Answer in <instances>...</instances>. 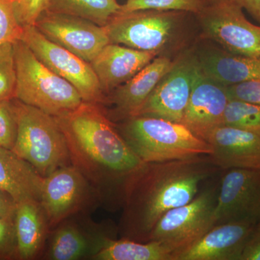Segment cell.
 I'll return each instance as SVG.
<instances>
[{"mask_svg":"<svg viewBox=\"0 0 260 260\" xmlns=\"http://www.w3.org/2000/svg\"><path fill=\"white\" fill-rule=\"evenodd\" d=\"M219 170L209 155L145 162L130 179L124 192L122 225L126 239L148 242L162 215L194 199L203 183Z\"/></svg>","mask_w":260,"mask_h":260,"instance_id":"obj_1","label":"cell"},{"mask_svg":"<svg viewBox=\"0 0 260 260\" xmlns=\"http://www.w3.org/2000/svg\"><path fill=\"white\" fill-rule=\"evenodd\" d=\"M66 138L70 158L85 177L121 193L145 162L130 148L98 104L55 116Z\"/></svg>","mask_w":260,"mask_h":260,"instance_id":"obj_2","label":"cell"},{"mask_svg":"<svg viewBox=\"0 0 260 260\" xmlns=\"http://www.w3.org/2000/svg\"><path fill=\"white\" fill-rule=\"evenodd\" d=\"M10 104L17 122L16 141L12 150L42 177L69 165V148L55 116L16 99Z\"/></svg>","mask_w":260,"mask_h":260,"instance_id":"obj_3","label":"cell"},{"mask_svg":"<svg viewBox=\"0 0 260 260\" xmlns=\"http://www.w3.org/2000/svg\"><path fill=\"white\" fill-rule=\"evenodd\" d=\"M119 133L145 162L181 160L210 155L212 152L208 142L184 124L160 118H129Z\"/></svg>","mask_w":260,"mask_h":260,"instance_id":"obj_4","label":"cell"},{"mask_svg":"<svg viewBox=\"0 0 260 260\" xmlns=\"http://www.w3.org/2000/svg\"><path fill=\"white\" fill-rule=\"evenodd\" d=\"M16 87L14 99L51 116L75 110L83 101L69 82L51 71L22 40L13 43Z\"/></svg>","mask_w":260,"mask_h":260,"instance_id":"obj_5","label":"cell"},{"mask_svg":"<svg viewBox=\"0 0 260 260\" xmlns=\"http://www.w3.org/2000/svg\"><path fill=\"white\" fill-rule=\"evenodd\" d=\"M207 181L194 199L182 206L168 211L157 222L148 241H158L176 256L189 249L215 225V211L219 180Z\"/></svg>","mask_w":260,"mask_h":260,"instance_id":"obj_6","label":"cell"},{"mask_svg":"<svg viewBox=\"0 0 260 260\" xmlns=\"http://www.w3.org/2000/svg\"><path fill=\"white\" fill-rule=\"evenodd\" d=\"M43 64L69 82L83 102H104L100 83L90 63L48 39L35 25L23 27L21 39Z\"/></svg>","mask_w":260,"mask_h":260,"instance_id":"obj_7","label":"cell"},{"mask_svg":"<svg viewBox=\"0 0 260 260\" xmlns=\"http://www.w3.org/2000/svg\"><path fill=\"white\" fill-rule=\"evenodd\" d=\"M234 0L208 3L199 13L204 32L228 52L260 59V26L246 18Z\"/></svg>","mask_w":260,"mask_h":260,"instance_id":"obj_8","label":"cell"},{"mask_svg":"<svg viewBox=\"0 0 260 260\" xmlns=\"http://www.w3.org/2000/svg\"><path fill=\"white\" fill-rule=\"evenodd\" d=\"M178 13L154 10L119 11L104 27L110 43L158 52L172 37Z\"/></svg>","mask_w":260,"mask_h":260,"instance_id":"obj_9","label":"cell"},{"mask_svg":"<svg viewBox=\"0 0 260 260\" xmlns=\"http://www.w3.org/2000/svg\"><path fill=\"white\" fill-rule=\"evenodd\" d=\"M215 225L260 222V170L229 169L222 170Z\"/></svg>","mask_w":260,"mask_h":260,"instance_id":"obj_10","label":"cell"},{"mask_svg":"<svg viewBox=\"0 0 260 260\" xmlns=\"http://www.w3.org/2000/svg\"><path fill=\"white\" fill-rule=\"evenodd\" d=\"M34 25L51 42L88 63L110 43L105 27L73 15L45 11Z\"/></svg>","mask_w":260,"mask_h":260,"instance_id":"obj_11","label":"cell"},{"mask_svg":"<svg viewBox=\"0 0 260 260\" xmlns=\"http://www.w3.org/2000/svg\"><path fill=\"white\" fill-rule=\"evenodd\" d=\"M200 69L198 59L186 58L175 61L149 95L136 116H150L181 123Z\"/></svg>","mask_w":260,"mask_h":260,"instance_id":"obj_12","label":"cell"},{"mask_svg":"<svg viewBox=\"0 0 260 260\" xmlns=\"http://www.w3.org/2000/svg\"><path fill=\"white\" fill-rule=\"evenodd\" d=\"M229 100L226 86L205 75L200 68L181 124L206 141L214 129L223 125Z\"/></svg>","mask_w":260,"mask_h":260,"instance_id":"obj_13","label":"cell"},{"mask_svg":"<svg viewBox=\"0 0 260 260\" xmlns=\"http://www.w3.org/2000/svg\"><path fill=\"white\" fill-rule=\"evenodd\" d=\"M85 191V177L74 166L59 168L44 177L39 202L49 224L56 225L74 213Z\"/></svg>","mask_w":260,"mask_h":260,"instance_id":"obj_14","label":"cell"},{"mask_svg":"<svg viewBox=\"0 0 260 260\" xmlns=\"http://www.w3.org/2000/svg\"><path fill=\"white\" fill-rule=\"evenodd\" d=\"M206 141L212 149L210 159L221 170H260V135L222 125L214 129Z\"/></svg>","mask_w":260,"mask_h":260,"instance_id":"obj_15","label":"cell"},{"mask_svg":"<svg viewBox=\"0 0 260 260\" xmlns=\"http://www.w3.org/2000/svg\"><path fill=\"white\" fill-rule=\"evenodd\" d=\"M158 52L109 43L90 63L103 93L109 94L144 68Z\"/></svg>","mask_w":260,"mask_h":260,"instance_id":"obj_16","label":"cell"},{"mask_svg":"<svg viewBox=\"0 0 260 260\" xmlns=\"http://www.w3.org/2000/svg\"><path fill=\"white\" fill-rule=\"evenodd\" d=\"M255 225L226 223L215 225L177 260H242L246 242Z\"/></svg>","mask_w":260,"mask_h":260,"instance_id":"obj_17","label":"cell"},{"mask_svg":"<svg viewBox=\"0 0 260 260\" xmlns=\"http://www.w3.org/2000/svg\"><path fill=\"white\" fill-rule=\"evenodd\" d=\"M174 62L166 57L154 58L131 79L113 90L110 102L114 105L112 115L114 119H128L138 115L145 100Z\"/></svg>","mask_w":260,"mask_h":260,"instance_id":"obj_18","label":"cell"},{"mask_svg":"<svg viewBox=\"0 0 260 260\" xmlns=\"http://www.w3.org/2000/svg\"><path fill=\"white\" fill-rule=\"evenodd\" d=\"M44 177L13 151L0 146V190L15 203L40 200Z\"/></svg>","mask_w":260,"mask_h":260,"instance_id":"obj_19","label":"cell"},{"mask_svg":"<svg viewBox=\"0 0 260 260\" xmlns=\"http://www.w3.org/2000/svg\"><path fill=\"white\" fill-rule=\"evenodd\" d=\"M198 60L205 75L225 86L260 80V59L257 58L226 51H209L202 54Z\"/></svg>","mask_w":260,"mask_h":260,"instance_id":"obj_20","label":"cell"},{"mask_svg":"<svg viewBox=\"0 0 260 260\" xmlns=\"http://www.w3.org/2000/svg\"><path fill=\"white\" fill-rule=\"evenodd\" d=\"M40 202L34 199L16 203L14 215L16 252L19 257H34L40 249L44 234V218Z\"/></svg>","mask_w":260,"mask_h":260,"instance_id":"obj_21","label":"cell"},{"mask_svg":"<svg viewBox=\"0 0 260 260\" xmlns=\"http://www.w3.org/2000/svg\"><path fill=\"white\" fill-rule=\"evenodd\" d=\"M98 260H176L171 249L158 241L142 242L122 239H106L93 256Z\"/></svg>","mask_w":260,"mask_h":260,"instance_id":"obj_22","label":"cell"},{"mask_svg":"<svg viewBox=\"0 0 260 260\" xmlns=\"http://www.w3.org/2000/svg\"><path fill=\"white\" fill-rule=\"evenodd\" d=\"M120 8L116 0H49L46 11L79 17L105 26Z\"/></svg>","mask_w":260,"mask_h":260,"instance_id":"obj_23","label":"cell"},{"mask_svg":"<svg viewBox=\"0 0 260 260\" xmlns=\"http://www.w3.org/2000/svg\"><path fill=\"white\" fill-rule=\"evenodd\" d=\"M87 239L79 230L65 225L56 232L51 243L49 257L54 260H76L86 254Z\"/></svg>","mask_w":260,"mask_h":260,"instance_id":"obj_24","label":"cell"},{"mask_svg":"<svg viewBox=\"0 0 260 260\" xmlns=\"http://www.w3.org/2000/svg\"><path fill=\"white\" fill-rule=\"evenodd\" d=\"M223 125L260 135V106L229 99L224 113Z\"/></svg>","mask_w":260,"mask_h":260,"instance_id":"obj_25","label":"cell"},{"mask_svg":"<svg viewBox=\"0 0 260 260\" xmlns=\"http://www.w3.org/2000/svg\"><path fill=\"white\" fill-rule=\"evenodd\" d=\"M208 4L207 0H127L119 12L154 10L160 11L189 12L199 14Z\"/></svg>","mask_w":260,"mask_h":260,"instance_id":"obj_26","label":"cell"},{"mask_svg":"<svg viewBox=\"0 0 260 260\" xmlns=\"http://www.w3.org/2000/svg\"><path fill=\"white\" fill-rule=\"evenodd\" d=\"M16 87L13 43L0 44V103L9 102L15 98Z\"/></svg>","mask_w":260,"mask_h":260,"instance_id":"obj_27","label":"cell"},{"mask_svg":"<svg viewBox=\"0 0 260 260\" xmlns=\"http://www.w3.org/2000/svg\"><path fill=\"white\" fill-rule=\"evenodd\" d=\"M15 0H0V44L21 39L23 27L17 20Z\"/></svg>","mask_w":260,"mask_h":260,"instance_id":"obj_28","label":"cell"},{"mask_svg":"<svg viewBox=\"0 0 260 260\" xmlns=\"http://www.w3.org/2000/svg\"><path fill=\"white\" fill-rule=\"evenodd\" d=\"M17 138V122L10 101L0 103V146L13 150Z\"/></svg>","mask_w":260,"mask_h":260,"instance_id":"obj_29","label":"cell"},{"mask_svg":"<svg viewBox=\"0 0 260 260\" xmlns=\"http://www.w3.org/2000/svg\"><path fill=\"white\" fill-rule=\"evenodd\" d=\"M49 0H15V15L22 27L35 25L37 19L48 9Z\"/></svg>","mask_w":260,"mask_h":260,"instance_id":"obj_30","label":"cell"},{"mask_svg":"<svg viewBox=\"0 0 260 260\" xmlns=\"http://www.w3.org/2000/svg\"><path fill=\"white\" fill-rule=\"evenodd\" d=\"M229 99L260 106V80H250L226 86Z\"/></svg>","mask_w":260,"mask_h":260,"instance_id":"obj_31","label":"cell"},{"mask_svg":"<svg viewBox=\"0 0 260 260\" xmlns=\"http://www.w3.org/2000/svg\"><path fill=\"white\" fill-rule=\"evenodd\" d=\"M16 251L14 218L0 217V258L9 257Z\"/></svg>","mask_w":260,"mask_h":260,"instance_id":"obj_32","label":"cell"},{"mask_svg":"<svg viewBox=\"0 0 260 260\" xmlns=\"http://www.w3.org/2000/svg\"><path fill=\"white\" fill-rule=\"evenodd\" d=\"M242 260H260V222L256 224L248 239Z\"/></svg>","mask_w":260,"mask_h":260,"instance_id":"obj_33","label":"cell"},{"mask_svg":"<svg viewBox=\"0 0 260 260\" xmlns=\"http://www.w3.org/2000/svg\"><path fill=\"white\" fill-rule=\"evenodd\" d=\"M16 203L9 195L0 190V217L14 218Z\"/></svg>","mask_w":260,"mask_h":260,"instance_id":"obj_34","label":"cell"},{"mask_svg":"<svg viewBox=\"0 0 260 260\" xmlns=\"http://www.w3.org/2000/svg\"><path fill=\"white\" fill-rule=\"evenodd\" d=\"M260 23V0H234Z\"/></svg>","mask_w":260,"mask_h":260,"instance_id":"obj_35","label":"cell"},{"mask_svg":"<svg viewBox=\"0 0 260 260\" xmlns=\"http://www.w3.org/2000/svg\"><path fill=\"white\" fill-rule=\"evenodd\" d=\"M208 3H220V2L224 1V0H207Z\"/></svg>","mask_w":260,"mask_h":260,"instance_id":"obj_36","label":"cell"}]
</instances>
